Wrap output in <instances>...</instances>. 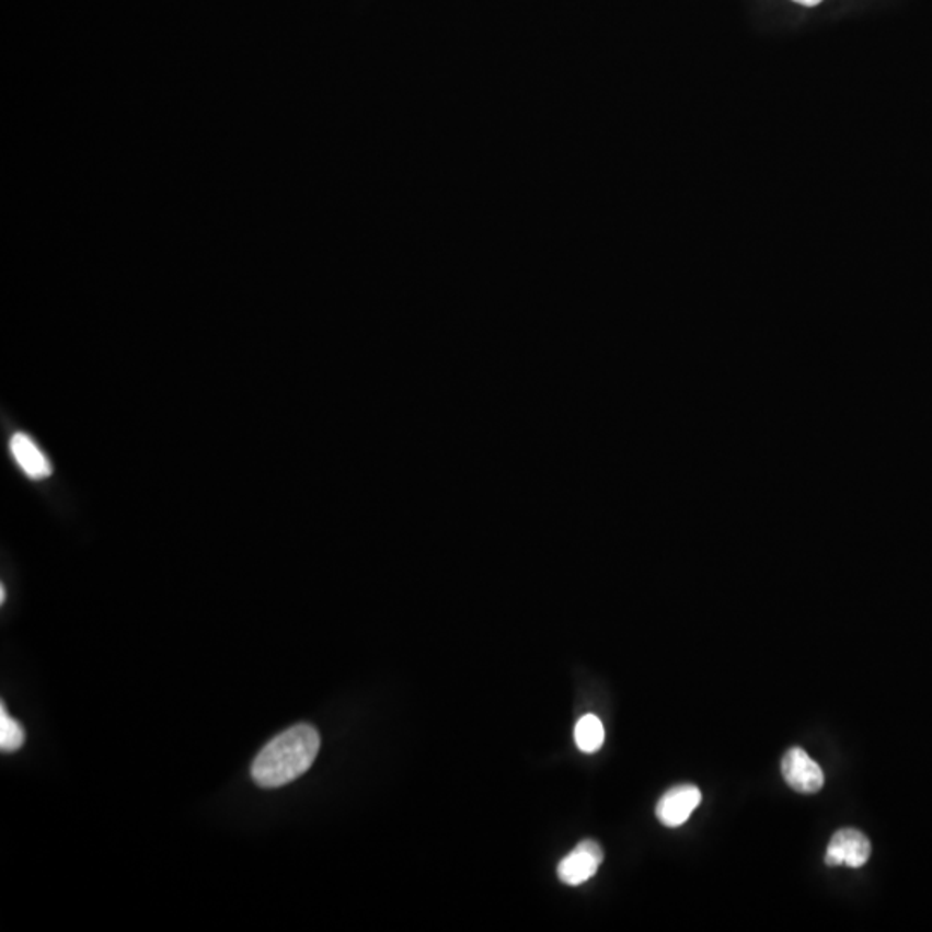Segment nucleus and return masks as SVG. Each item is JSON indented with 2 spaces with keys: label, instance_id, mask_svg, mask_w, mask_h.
I'll return each instance as SVG.
<instances>
[{
  "label": "nucleus",
  "instance_id": "nucleus-1",
  "mask_svg": "<svg viewBox=\"0 0 932 932\" xmlns=\"http://www.w3.org/2000/svg\"><path fill=\"white\" fill-rule=\"evenodd\" d=\"M318 751L320 734L313 725H294L261 749L251 769L254 782L265 790L286 786L311 769Z\"/></svg>",
  "mask_w": 932,
  "mask_h": 932
},
{
  "label": "nucleus",
  "instance_id": "nucleus-2",
  "mask_svg": "<svg viewBox=\"0 0 932 932\" xmlns=\"http://www.w3.org/2000/svg\"><path fill=\"white\" fill-rule=\"evenodd\" d=\"M605 853L592 839H586L559 863V877L566 886H580L595 877Z\"/></svg>",
  "mask_w": 932,
  "mask_h": 932
},
{
  "label": "nucleus",
  "instance_id": "nucleus-3",
  "mask_svg": "<svg viewBox=\"0 0 932 932\" xmlns=\"http://www.w3.org/2000/svg\"><path fill=\"white\" fill-rule=\"evenodd\" d=\"M872 847L867 836L856 829H841L832 836L826 851V863L829 867L848 865L860 868L871 859Z\"/></svg>",
  "mask_w": 932,
  "mask_h": 932
},
{
  "label": "nucleus",
  "instance_id": "nucleus-4",
  "mask_svg": "<svg viewBox=\"0 0 932 932\" xmlns=\"http://www.w3.org/2000/svg\"><path fill=\"white\" fill-rule=\"evenodd\" d=\"M782 775L794 791L814 794L822 790L824 772L802 748H791L782 760Z\"/></svg>",
  "mask_w": 932,
  "mask_h": 932
},
{
  "label": "nucleus",
  "instance_id": "nucleus-5",
  "mask_svg": "<svg viewBox=\"0 0 932 932\" xmlns=\"http://www.w3.org/2000/svg\"><path fill=\"white\" fill-rule=\"evenodd\" d=\"M701 803V791L692 784L672 787L656 805V817L665 827H680L688 822Z\"/></svg>",
  "mask_w": 932,
  "mask_h": 932
},
{
  "label": "nucleus",
  "instance_id": "nucleus-6",
  "mask_svg": "<svg viewBox=\"0 0 932 932\" xmlns=\"http://www.w3.org/2000/svg\"><path fill=\"white\" fill-rule=\"evenodd\" d=\"M9 448L13 452L18 467L30 479H33V481H41V479H45V476H49L53 473L50 461L47 460L44 451L38 448L37 442L32 437L26 436V434H16V436H13Z\"/></svg>",
  "mask_w": 932,
  "mask_h": 932
},
{
  "label": "nucleus",
  "instance_id": "nucleus-7",
  "mask_svg": "<svg viewBox=\"0 0 932 932\" xmlns=\"http://www.w3.org/2000/svg\"><path fill=\"white\" fill-rule=\"evenodd\" d=\"M575 743L583 753H596L605 743V727L596 715H584L575 725Z\"/></svg>",
  "mask_w": 932,
  "mask_h": 932
},
{
  "label": "nucleus",
  "instance_id": "nucleus-8",
  "mask_svg": "<svg viewBox=\"0 0 932 932\" xmlns=\"http://www.w3.org/2000/svg\"><path fill=\"white\" fill-rule=\"evenodd\" d=\"M25 745V730L14 718L9 717L5 706L0 709V749L4 753H13Z\"/></svg>",
  "mask_w": 932,
  "mask_h": 932
},
{
  "label": "nucleus",
  "instance_id": "nucleus-9",
  "mask_svg": "<svg viewBox=\"0 0 932 932\" xmlns=\"http://www.w3.org/2000/svg\"><path fill=\"white\" fill-rule=\"evenodd\" d=\"M793 2L805 5V8H815V5L822 4L824 0H793Z\"/></svg>",
  "mask_w": 932,
  "mask_h": 932
},
{
  "label": "nucleus",
  "instance_id": "nucleus-10",
  "mask_svg": "<svg viewBox=\"0 0 932 932\" xmlns=\"http://www.w3.org/2000/svg\"><path fill=\"white\" fill-rule=\"evenodd\" d=\"M0 595H2V596H0V599H2V602H4V599H5V589H4V587H2V592H0Z\"/></svg>",
  "mask_w": 932,
  "mask_h": 932
}]
</instances>
